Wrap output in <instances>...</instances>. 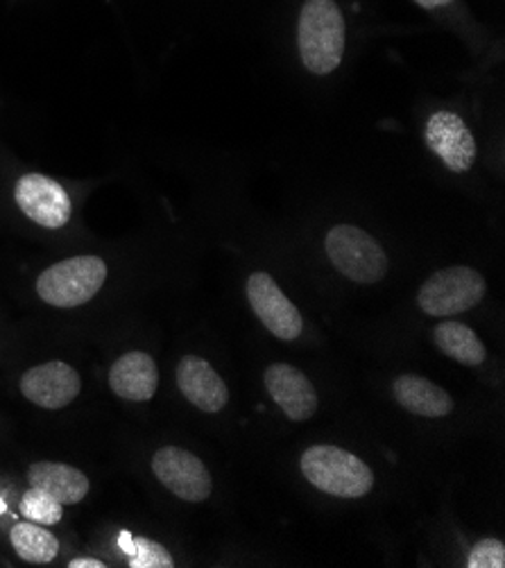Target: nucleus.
Here are the masks:
<instances>
[{"label": "nucleus", "mask_w": 505, "mask_h": 568, "mask_svg": "<svg viewBox=\"0 0 505 568\" xmlns=\"http://www.w3.org/2000/svg\"><path fill=\"white\" fill-rule=\"evenodd\" d=\"M345 19L333 0H306L300 28L297 43L304 67L313 75H329L341 67L345 54Z\"/></svg>", "instance_id": "nucleus-1"}, {"label": "nucleus", "mask_w": 505, "mask_h": 568, "mask_svg": "<svg viewBox=\"0 0 505 568\" xmlns=\"http://www.w3.org/2000/svg\"><path fill=\"white\" fill-rule=\"evenodd\" d=\"M300 467L313 487L339 498H361L374 487L372 469L354 453L331 444L306 448Z\"/></svg>", "instance_id": "nucleus-2"}, {"label": "nucleus", "mask_w": 505, "mask_h": 568, "mask_svg": "<svg viewBox=\"0 0 505 568\" xmlns=\"http://www.w3.org/2000/svg\"><path fill=\"white\" fill-rule=\"evenodd\" d=\"M107 281L100 256H73L54 263L37 278L39 297L54 308H75L91 302Z\"/></svg>", "instance_id": "nucleus-3"}, {"label": "nucleus", "mask_w": 505, "mask_h": 568, "mask_svg": "<svg viewBox=\"0 0 505 568\" xmlns=\"http://www.w3.org/2000/svg\"><path fill=\"white\" fill-rule=\"evenodd\" d=\"M485 278L465 265L444 267L431 274L420 288L417 304L431 317H448L478 306L485 297Z\"/></svg>", "instance_id": "nucleus-4"}, {"label": "nucleus", "mask_w": 505, "mask_h": 568, "mask_svg": "<svg viewBox=\"0 0 505 568\" xmlns=\"http://www.w3.org/2000/svg\"><path fill=\"white\" fill-rule=\"evenodd\" d=\"M326 254L341 274L356 283H376L387 272L383 247L354 224H339L326 234Z\"/></svg>", "instance_id": "nucleus-5"}, {"label": "nucleus", "mask_w": 505, "mask_h": 568, "mask_svg": "<svg viewBox=\"0 0 505 568\" xmlns=\"http://www.w3.org/2000/svg\"><path fill=\"white\" fill-rule=\"evenodd\" d=\"M152 471L168 491L186 503H202L211 496V474L191 450L180 446L159 448L152 458Z\"/></svg>", "instance_id": "nucleus-6"}, {"label": "nucleus", "mask_w": 505, "mask_h": 568, "mask_svg": "<svg viewBox=\"0 0 505 568\" xmlns=\"http://www.w3.org/2000/svg\"><path fill=\"white\" fill-rule=\"evenodd\" d=\"M248 300L263 326L279 339L293 343L302 335L304 320L295 304L276 286L265 272H254L248 278Z\"/></svg>", "instance_id": "nucleus-7"}, {"label": "nucleus", "mask_w": 505, "mask_h": 568, "mask_svg": "<svg viewBox=\"0 0 505 568\" xmlns=\"http://www.w3.org/2000/svg\"><path fill=\"white\" fill-rule=\"evenodd\" d=\"M14 197L19 209L46 230H62L71 220V197L60 182L39 173H28L17 182Z\"/></svg>", "instance_id": "nucleus-8"}, {"label": "nucleus", "mask_w": 505, "mask_h": 568, "mask_svg": "<svg viewBox=\"0 0 505 568\" xmlns=\"http://www.w3.org/2000/svg\"><path fill=\"white\" fill-rule=\"evenodd\" d=\"M80 389V374L62 361L37 365L21 376V392L26 399L46 410H62L71 406Z\"/></svg>", "instance_id": "nucleus-9"}, {"label": "nucleus", "mask_w": 505, "mask_h": 568, "mask_svg": "<svg viewBox=\"0 0 505 568\" xmlns=\"http://www.w3.org/2000/svg\"><path fill=\"white\" fill-rule=\"evenodd\" d=\"M426 145L452 173H467L476 159V141L454 111H437L426 123Z\"/></svg>", "instance_id": "nucleus-10"}, {"label": "nucleus", "mask_w": 505, "mask_h": 568, "mask_svg": "<svg viewBox=\"0 0 505 568\" xmlns=\"http://www.w3.org/2000/svg\"><path fill=\"white\" fill-rule=\"evenodd\" d=\"M265 389L272 402L293 422H306L317 410V392L309 376L293 365L276 363L265 369Z\"/></svg>", "instance_id": "nucleus-11"}, {"label": "nucleus", "mask_w": 505, "mask_h": 568, "mask_svg": "<svg viewBox=\"0 0 505 568\" xmlns=\"http://www.w3.org/2000/svg\"><path fill=\"white\" fill-rule=\"evenodd\" d=\"M178 385L186 399L202 413H220L230 402V389L218 372L198 356H184L178 365Z\"/></svg>", "instance_id": "nucleus-12"}, {"label": "nucleus", "mask_w": 505, "mask_h": 568, "mask_svg": "<svg viewBox=\"0 0 505 568\" xmlns=\"http://www.w3.org/2000/svg\"><path fill=\"white\" fill-rule=\"evenodd\" d=\"M109 385L125 402H150L159 387L156 363L145 352H130L111 365Z\"/></svg>", "instance_id": "nucleus-13"}, {"label": "nucleus", "mask_w": 505, "mask_h": 568, "mask_svg": "<svg viewBox=\"0 0 505 568\" xmlns=\"http://www.w3.org/2000/svg\"><path fill=\"white\" fill-rule=\"evenodd\" d=\"M395 399L413 415L437 419L454 410V402L437 383H431L417 374H404L392 385Z\"/></svg>", "instance_id": "nucleus-14"}, {"label": "nucleus", "mask_w": 505, "mask_h": 568, "mask_svg": "<svg viewBox=\"0 0 505 568\" xmlns=\"http://www.w3.org/2000/svg\"><path fill=\"white\" fill-rule=\"evenodd\" d=\"M30 487L48 491L62 505H75L89 494V478L69 465L62 463H37L28 469Z\"/></svg>", "instance_id": "nucleus-15"}, {"label": "nucleus", "mask_w": 505, "mask_h": 568, "mask_svg": "<svg viewBox=\"0 0 505 568\" xmlns=\"http://www.w3.org/2000/svg\"><path fill=\"white\" fill-rule=\"evenodd\" d=\"M435 345L440 347L442 354L448 358H454L461 365H481L487 358V349L481 343V337L469 328L467 324L461 322H442L433 331Z\"/></svg>", "instance_id": "nucleus-16"}, {"label": "nucleus", "mask_w": 505, "mask_h": 568, "mask_svg": "<svg viewBox=\"0 0 505 568\" xmlns=\"http://www.w3.org/2000/svg\"><path fill=\"white\" fill-rule=\"evenodd\" d=\"M10 539L17 555L30 564H50L60 552L58 537L32 521L17 524L10 532Z\"/></svg>", "instance_id": "nucleus-17"}, {"label": "nucleus", "mask_w": 505, "mask_h": 568, "mask_svg": "<svg viewBox=\"0 0 505 568\" xmlns=\"http://www.w3.org/2000/svg\"><path fill=\"white\" fill-rule=\"evenodd\" d=\"M21 515L39 526H54L64 517V505L48 491L30 487L21 498Z\"/></svg>", "instance_id": "nucleus-18"}, {"label": "nucleus", "mask_w": 505, "mask_h": 568, "mask_svg": "<svg viewBox=\"0 0 505 568\" xmlns=\"http://www.w3.org/2000/svg\"><path fill=\"white\" fill-rule=\"evenodd\" d=\"M130 568H173V555L168 552L161 544L145 539V537H134V552L128 555Z\"/></svg>", "instance_id": "nucleus-19"}, {"label": "nucleus", "mask_w": 505, "mask_h": 568, "mask_svg": "<svg viewBox=\"0 0 505 568\" xmlns=\"http://www.w3.org/2000/svg\"><path fill=\"white\" fill-rule=\"evenodd\" d=\"M469 568H503L505 566V546L498 539H483L474 546L467 559Z\"/></svg>", "instance_id": "nucleus-20"}, {"label": "nucleus", "mask_w": 505, "mask_h": 568, "mask_svg": "<svg viewBox=\"0 0 505 568\" xmlns=\"http://www.w3.org/2000/svg\"><path fill=\"white\" fill-rule=\"evenodd\" d=\"M71 568H104V564L100 561V559H73L71 564H69Z\"/></svg>", "instance_id": "nucleus-21"}, {"label": "nucleus", "mask_w": 505, "mask_h": 568, "mask_svg": "<svg viewBox=\"0 0 505 568\" xmlns=\"http://www.w3.org/2000/svg\"><path fill=\"white\" fill-rule=\"evenodd\" d=\"M415 3L424 10H437V8H444L448 3H454V0H415Z\"/></svg>", "instance_id": "nucleus-22"}, {"label": "nucleus", "mask_w": 505, "mask_h": 568, "mask_svg": "<svg viewBox=\"0 0 505 568\" xmlns=\"http://www.w3.org/2000/svg\"><path fill=\"white\" fill-rule=\"evenodd\" d=\"M119 546H121V550H123L125 555H132V552H134V537H132L130 532H121Z\"/></svg>", "instance_id": "nucleus-23"}, {"label": "nucleus", "mask_w": 505, "mask_h": 568, "mask_svg": "<svg viewBox=\"0 0 505 568\" xmlns=\"http://www.w3.org/2000/svg\"><path fill=\"white\" fill-rule=\"evenodd\" d=\"M0 509H6V503H0Z\"/></svg>", "instance_id": "nucleus-24"}]
</instances>
